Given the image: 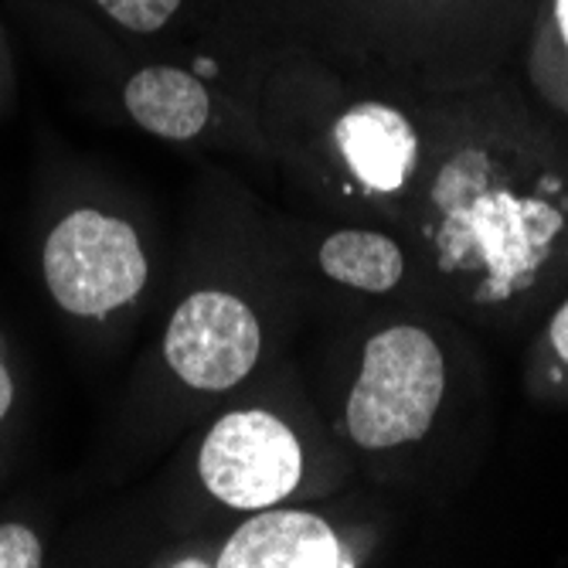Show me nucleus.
Segmentation results:
<instances>
[{
    "label": "nucleus",
    "instance_id": "obj_5",
    "mask_svg": "<svg viewBox=\"0 0 568 568\" xmlns=\"http://www.w3.org/2000/svg\"><path fill=\"white\" fill-rule=\"evenodd\" d=\"M263 351L260 317L225 290L191 293L171 317L164 357L171 372L197 392H229L248 378Z\"/></svg>",
    "mask_w": 568,
    "mask_h": 568
},
{
    "label": "nucleus",
    "instance_id": "obj_3",
    "mask_svg": "<svg viewBox=\"0 0 568 568\" xmlns=\"http://www.w3.org/2000/svg\"><path fill=\"white\" fill-rule=\"evenodd\" d=\"M44 283L69 314L106 317L146 286V255L123 219L79 209L44 242Z\"/></svg>",
    "mask_w": 568,
    "mask_h": 568
},
{
    "label": "nucleus",
    "instance_id": "obj_10",
    "mask_svg": "<svg viewBox=\"0 0 568 568\" xmlns=\"http://www.w3.org/2000/svg\"><path fill=\"white\" fill-rule=\"evenodd\" d=\"M528 72L538 95L568 120V0H541L531 31Z\"/></svg>",
    "mask_w": 568,
    "mask_h": 568
},
{
    "label": "nucleus",
    "instance_id": "obj_4",
    "mask_svg": "<svg viewBox=\"0 0 568 568\" xmlns=\"http://www.w3.org/2000/svg\"><path fill=\"white\" fill-rule=\"evenodd\" d=\"M197 477L219 504L235 510L276 507L303 480V446L296 433L266 408L222 416L197 453Z\"/></svg>",
    "mask_w": 568,
    "mask_h": 568
},
{
    "label": "nucleus",
    "instance_id": "obj_12",
    "mask_svg": "<svg viewBox=\"0 0 568 568\" xmlns=\"http://www.w3.org/2000/svg\"><path fill=\"white\" fill-rule=\"evenodd\" d=\"M41 541L24 525H0V568H38Z\"/></svg>",
    "mask_w": 568,
    "mask_h": 568
},
{
    "label": "nucleus",
    "instance_id": "obj_13",
    "mask_svg": "<svg viewBox=\"0 0 568 568\" xmlns=\"http://www.w3.org/2000/svg\"><path fill=\"white\" fill-rule=\"evenodd\" d=\"M541 344H545V354L551 361V368L558 372V382L568 385V300L558 306V314L551 317Z\"/></svg>",
    "mask_w": 568,
    "mask_h": 568
},
{
    "label": "nucleus",
    "instance_id": "obj_7",
    "mask_svg": "<svg viewBox=\"0 0 568 568\" xmlns=\"http://www.w3.org/2000/svg\"><path fill=\"white\" fill-rule=\"evenodd\" d=\"M334 143L351 178L368 194L402 191L419 164V136L405 113L385 102H357L337 123Z\"/></svg>",
    "mask_w": 568,
    "mask_h": 568
},
{
    "label": "nucleus",
    "instance_id": "obj_1",
    "mask_svg": "<svg viewBox=\"0 0 568 568\" xmlns=\"http://www.w3.org/2000/svg\"><path fill=\"white\" fill-rule=\"evenodd\" d=\"M423 239L463 300L514 303L568 248V187L518 153L463 146L433 178Z\"/></svg>",
    "mask_w": 568,
    "mask_h": 568
},
{
    "label": "nucleus",
    "instance_id": "obj_6",
    "mask_svg": "<svg viewBox=\"0 0 568 568\" xmlns=\"http://www.w3.org/2000/svg\"><path fill=\"white\" fill-rule=\"evenodd\" d=\"M219 568H347L337 531L310 510H252L219 551Z\"/></svg>",
    "mask_w": 568,
    "mask_h": 568
},
{
    "label": "nucleus",
    "instance_id": "obj_14",
    "mask_svg": "<svg viewBox=\"0 0 568 568\" xmlns=\"http://www.w3.org/2000/svg\"><path fill=\"white\" fill-rule=\"evenodd\" d=\"M11 402H14V382H11V375L4 368V361H0V419L8 416Z\"/></svg>",
    "mask_w": 568,
    "mask_h": 568
},
{
    "label": "nucleus",
    "instance_id": "obj_8",
    "mask_svg": "<svg viewBox=\"0 0 568 568\" xmlns=\"http://www.w3.org/2000/svg\"><path fill=\"white\" fill-rule=\"evenodd\" d=\"M126 113L153 136L191 140L212 116V95L197 75L184 69H140L123 92Z\"/></svg>",
    "mask_w": 568,
    "mask_h": 568
},
{
    "label": "nucleus",
    "instance_id": "obj_9",
    "mask_svg": "<svg viewBox=\"0 0 568 568\" xmlns=\"http://www.w3.org/2000/svg\"><path fill=\"white\" fill-rule=\"evenodd\" d=\"M321 270L351 290L388 293L405 276V252L395 239L365 229H344L321 245Z\"/></svg>",
    "mask_w": 568,
    "mask_h": 568
},
{
    "label": "nucleus",
    "instance_id": "obj_11",
    "mask_svg": "<svg viewBox=\"0 0 568 568\" xmlns=\"http://www.w3.org/2000/svg\"><path fill=\"white\" fill-rule=\"evenodd\" d=\"M95 4L116 24H123L136 34H153L174 18L181 0H95Z\"/></svg>",
    "mask_w": 568,
    "mask_h": 568
},
{
    "label": "nucleus",
    "instance_id": "obj_2",
    "mask_svg": "<svg viewBox=\"0 0 568 568\" xmlns=\"http://www.w3.org/2000/svg\"><path fill=\"white\" fill-rule=\"evenodd\" d=\"M446 357L439 341L416 327L395 324L365 344L357 382L344 405V426L354 446L378 453L423 439L443 405Z\"/></svg>",
    "mask_w": 568,
    "mask_h": 568
}]
</instances>
